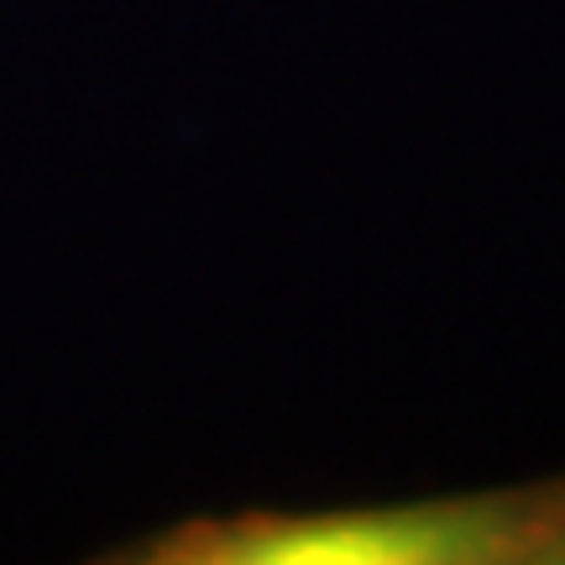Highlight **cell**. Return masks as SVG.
<instances>
[{
  "label": "cell",
  "mask_w": 565,
  "mask_h": 565,
  "mask_svg": "<svg viewBox=\"0 0 565 565\" xmlns=\"http://www.w3.org/2000/svg\"><path fill=\"white\" fill-rule=\"evenodd\" d=\"M110 565H565V477L471 498L330 513H204L121 550Z\"/></svg>",
  "instance_id": "1"
}]
</instances>
